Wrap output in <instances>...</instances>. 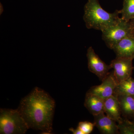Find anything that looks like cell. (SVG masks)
I'll return each mask as SVG.
<instances>
[{
    "instance_id": "obj_1",
    "label": "cell",
    "mask_w": 134,
    "mask_h": 134,
    "mask_svg": "<svg viewBox=\"0 0 134 134\" xmlns=\"http://www.w3.org/2000/svg\"><path fill=\"white\" fill-rule=\"evenodd\" d=\"M55 108L54 99L44 90L36 87L22 99L18 110L29 128L50 134Z\"/></svg>"
},
{
    "instance_id": "obj_2",
    "label": "cell",
    "mask_w": 134,
    "mask_h": 134,
    "mask_svg": "<svg viewBox=\"0 0 134 134\" xmlns=\"http://www.w3.org/2000/svg\"><path fill=\"white\" fill-rule=\"evenodd\" d=\"M120 10L109 13L103 9L98 0H88L85 5L83 19L88 29L103 31L119 22Z\"/></svg>"
},
{
    "instance_id": "obj_3",
    "label": "cell",
    "mask_w": 134,
    "mask_h": 134,
    "mask_svg": "<svg viewBox=\"0 0 134 134\" xmlns=\"http://www.w3.org/2000/svg\"><path fill=\"white\" fill-rule=\"evenodd\" d=\"M29 128L18 109L1 108L0 110V133L24 134Z\"/></svg>"
},
{
    "instance_id": "obj_4",
    "label": "cell",
    "mask_w": 134,
    "mask_h": 134,
    "mask_svg": "<svg viewBox=\"0 0 134 134\" xmlns=\"http://www.w3.org/2000/svg\"><path fill=\"white\" fill-rule=\"evenodd\" d=\"M134 29L130 21L121 18L117 23L108 27L102 32V37L108 48H113L122 39L134 36Z\"/></svg>"
},
{
    "instance_id": "obj_5",
    "label": "cell",
    "mask_w": 134,
    "mask_h": 134,
    "mask_svg": "<svg viewBox=\"0 0 134 134\" xmlns=\"http://www.w3.org/2000/svg\"><path fill=\"white\" fill-rule=\"evenodd\" d=\"M86 56L89 70L103 81L110 73L109 70L112 68L111 65H107L103 62L96 54L92 47L88 48Z\"/></svg>"
},
{
    "instance_id": "obj_6",
    "label": "cell",
    "mask_w": 134,
    "mask_h": 134,
    "mask_svg": "<svg viewBox=\"0 0 134 134\" xmlns=\"http://www.w3.org/2000/svg\"><path fill=\"white\" fill-rule=\"evenodd\" d=\"M132 59L116 57L111 62L112 68L114 69V76L117 83L132 77L133 70Z\"/></svg>"
},
{
    "instance_id": "obj_7",
    "label": "cell",
    "mask_w": 134,
    "mask_h": 134,
    "mask_svg": "<svg viewBox=\"0 0 134 134\" xmlns=\"http://www.w3.org/2000/svg\"><path fill=\"white\" fill-rule=\"evenodd\" d=\"M117 84L113 71L102 81L101 84L92 86L86 93L95 95L105 100L113 95Z\"/></svg>"
},
{
    "instance_id": "obj_8",
    "label": "cell",
    "mask_w": 134,
    "mask_h": 134,
    "mask_svg": "<svg viewBox=\"0 0 134 134\" xmlns=\"http://www.w3.org/2000/svg\"><path fill=\"white\" fill-rule=\"evenodd\" d=\"M95 127L102 133L104 134H120L118 125L116 121L105 115L104 112L94 115Z\"/></svg>"
},
{
    "instance_id": "obj_9",
    "label": "cell",
    "mask_w": 134,
    "mask_h": 134,
    "mask_svg": "<svg viewBox=\"0 0 134 134\" xmlns=\"http://www.w3.org/2000/svg\"><path fill=\"white\" fill-rule=\"evenodd\" d=\"M116 57L134 59V36L122 39L113 48Z\"/></svg>"
},
{
    "instance_id": "obj_10",
    "label": "cell",
    "mask_w": 134,
    "mask_h": 134,
    "mask_svg": "<svg viewBox=\"0 0 134 134\" xmlns=\"http://www.w3.org/2000/svg\"><path fill=\"white\" fill-rule=\"evenodd\" d=\"M104 111L107 116L118 123L122 120L119 101L115 95L104 100Z\"/></svg>"
},
{
    "instance_id": "obj_11",
    "label": "cell",
    "mask_w": 134,
    "mask_h": 134,
    "mask_svg": "<svg viewBox=\"0 0 134 134\" xmlns=\"http://www.w3.org/2000/svg\"><path fill=\"white\" fill-rule=\"evenodd\" d=\"M104 100L98 96L86 93L85 107L93 116L104 112Z\"/></svg>"
},
{
    "instance_id": "obj_12",
    "label": "cell",
    "mask_w": 134,
    "mask_h": 134,
    "mask_svg": "<svg viewBox=\"0 0 134 134\" xmlns=\"http://www.w3.org/2000/svg\"><path fill=\"white\" fill-rule=\"evenodd\" d=\"M119 101L121 114L125 117L134 118V97L129 96H117Z\"/></svg>"
},
{
    "instance_id": "obj_13",
    "label": "cell",
    "mask_w": 134,
    "mask_h": 134,
    "mask_svg": "<svg viewBox=\"0 0 134 134\" xmlns=\"http://www.w3.org/2000/svg\"><path fill=\"white\" fill-rule=\"evenodd\" d=\"M114 95L134 96V79L131 77L117 83Z\"/></svg>"
},
{
    "instance_id": "obj_14",
    "label": "cell",
    "mask_w": 134,
    "mask_h": 134,
    "mask_svg": "<svg viewBox=\"0 0 134 134\" xmlns=\"http://www.w3.org/2000/svg\"><path fill=\"white\" fill-rule=\"evenodd\" d=\"M121 18L129 22L134 18V0H124L123 7L120 10Z\"/></svg>"
},
{
    "instance_id": "obj_15",
    "label": "cell",
    "mask_w": 134,
    "mask_h": 134,
    "mask_svg": "<svg viewBox=\"0 0 134 134\" xmlns=\"http://www.w3.org/2000/svg\"><path fill=\"white\" fill-rule=\"evenodd\" d=\"M118 125L119 132L121 134H134V121L127 119H122Z\"/></svg>"
},
{
    "instance_id": "obj_16",
    "label": "cell",
    "mask_w": 134,
    "mask_h": 134,
    "mask_svg": "<svg viewBox=\"0 0 134 134\" xmlns=\"http://www.w3.org/2000/svg\"><path fill=\"white\" fill-rule=\"evenodd\" d=\"M95 126L94 123L87 121L79 122L78 126L84 134L91 133Z\"/></svg>"
},
{
    "instance_id": "obj_17",
    "label": "cell",
    "mask_w": 134,
    "mask_h": 134,
    "mask_svg": "<svg viewBox=\"0 0 134 134\" xmlns=\"http://www.w3.org/2000/svg\"><path fill=\"white\" fill-rule=\"evenodd\" d=\"M69 130L72 132V133L74 134H84L83 132L79 128V127H77L76 129L71 128Z\"/></svg>"
},
{
    "instance_id": "obj_18",
    "label": "cell",
    "mask_w": 134,
    "mask_h": 134,
    "mask_svg": "<svg viewBox=\"0 0 134 134\" xmlns=\"http://www.w3.org/2000/svg\"><path fill=\"white\" fill-rule=\"evenodd\" d=\"M130 24H131V25H132L133 29H134V18L131 19V20L130 21Z\"/></svg>"
},
{
    "instance_id": "obj_19",
    "label": "cell",
    "mask_w": 134,
    "mask_h": 134,
    "mask_svg": "<svg viewBox=\"0 0 134 134\" xmlns=\"http://www.w3.org/2000/svg\"><path fill=\"white\" fill-rule=\"evenodd\" d=\"M133 36H134V33H133Z\"/></svg>"
},
{
    "instance_id": "obj_20",
    "label": "cell",
    "mask_w": 134,
    "mask_h": 134,
    "mask_svg": "<svg viewBox=\"0 0 134 134\" xmlns=\"http://www.w3.org/2000/svg\"></svg>"
}]
</instances>
